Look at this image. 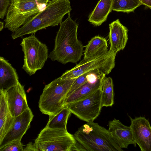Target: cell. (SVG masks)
Instances as JSON below:
<instances>
[{
	"label": "cell",
	"mask_w": 151,
	"mask_h": 151,
	"mask_svg": "<svg viewBox=\"0 0 151 151\" xmlns=\"http://www.w3.org/2000/svg\"><path fill=\"white\" fill-rule=\"evenodd\" d=\"M6 91L0 90V142L13 124L14 118L12 115L8 107Z\"/></svg>",
	"instance_id": "cell-17"
},
{
	"label": "cell",
	"mask_w": 151,
	"mask_h": 151,
	"mask_svg": "<svg viewBox=\"0 0 151 151\" xmlns=\"http://www.w3.org/2000/svg\"><path fill=\"white\" fill-rule=\"evenodd\" d=\"M109 129L111 134L121 148H127L128 145H133L136 146L130 126L124 125L119 120L114 119L108 123Z\"/></svg>",
	"instance_id": "cell-13"
},
{
	"label": "cell",
	"mask_w": 151,
	"mask_h": 151,
	"mask_svg": "<svg viewBox=\"0 0 151 151\" xmlns=\"http://www.w3.org/2000/svg\"><path fill=\"white\" fill-rule=\"evenodd\" d=\"M65 106L80 119L87 122L93 121L100 114L102 107L101 88L88 96Z\"/></svg>",
	"instance_id": "cell-9"
},
{
	"label": "cell",
	"mask_w": 151,
	"mask_h": 151,
	"mask_svg": "<svg viewBox=\"0 0 151 151\" xmlns=\"http://www.w3.org/2000/svg\"></svg>",
	"instance_id": "cell-30"
},
{
	"label": "cell",
	"mask_w": 151,
	"mask_h": 151,
	"mask_svg": "<svg viewBox=\"0 0 151 151\" xmlns=\"http://www.w3.org/2000/svg\"><path fill=\"white\" fill-rule=\"evenodd\" d=\"M85 47L84 60L96 57L108 51L106 39L99 35L92 38Z\"/></svg>",
	"instance_id": "cell-19"
},
{
	"label": "cell",
	"mask_w": 151,
	"mask_h": 151,
	"mask_svg": "<svg viewBox=\"0 0 151 151\" xmlns=\"http://www.w3.org/2000/svg\"><path fill=\"white\" fill-rule=\"evenodd\" d=\"M34 115L29 108L14 117L13 124L1 142L0 147L17 140H21L30 127Z\"/></svg>",
	"instance_id": "cell-10"
},
{
	"label": "cell",
	"mask_w": 151,
	"mask_h": 151,
	"mask_svg": "<svg viewBox=\"0 0 151 151\" xmlns=\"http://www.w3.org/2000/svg\"><path fill=\"white\" fill-rule=\"evenodd\" d=\"M99 72H101L98 70H92L85 73L77 77L72 84L66 95V97L69 96L82 85L88 81L95 74Z\"/></svg>",
	"instance_id": "cell-23"
},
{
	"label": "cell",
	"mask_w": 151,
	"mask_h": 151,
	"mask_svg": "<svg viewBox=\"0 0 151 151\" xmlns=\"http://www.w3.org/2000/svg\"><path fill=\"white\" fill-rule=\"evenodd\" d=\"M77 78L62 79L60 77L45 86L38 102L42 114L54 115L64 107L66 95Z\"/></svg>",
	"instance_id": "cell-5"
},
{
	"label": "cell",
	"mask_w": 151,
	"mask_h": 151,
	"mask_svg": "<svg viewBox=\"0 0 151 151\" xmlns=\"http://www.w3.org/2000/svg\"><path fill=\"white\" fill-rule=\"evenodd\" d=\"M101 89L102 107L112 106L114 103V93L113 80L111 77H107L106 75L104 77Z\"/></svg>",
	"instance_id": "cell-21"
},
{
	"label": "cell",
	"mask_w": 151,
	"mask_h": 151,
	"mask_svg": "<svg viewBox=\"0 0 151 151\" xmlns=\"http://www.w3.org/2000/svg\"><path fill=\"white\" fill-rule=\"evenodd\" d=\"M105 75V74L100 72L95 74L66 98L64 107L72 103L83 99L100 88L102 79Z\"/></svg>",
	"instance_id": "cell-14"
},
{
	"label": "cell",
	"mask_w": 151,
	"mask_h": 151,
	"mask_svg": "<svg viewBox=\"0 0 151 151\" xmlns=\"http://www.w3.org/2000/svg\"><path fill=\"white\" fill-rule=\"evenodd\" d=\"M6 96L8 108L14 117L29 109L24 86L19 82L16 85L6 91Z\"/></svg>",
	"instance_id": "cell-12"
},
{
	"label": "cell",
	"mask_w": 151,
	"mask_h": 151,
	"mask_svg": "<svg viewBox=\"0 0 151 151\" xmlns=\"http://www.w3.org/2000/svg\"><path fill=\"white\" fill-rule=\"evenodd\" d=\"M134 138L142 151H151V126L145 117L129 116Z\"/></svg>",
	"instance_id": "cell-11"
},
{
	"label": "cell",
	"mask_w": 151,
	"mask_h": 151,
	"mask_svg": "<svg viewBox=\"0 0 151 151\" xmlns=\"http://www.w3.org/2000/svg\"><path fill=\"white\" fill-rule=\"evenodd\" d=\"M141 2L146 8L151 9V0H141Z\"/></svg>",
	"instance_id": "cell-27"
},
{
	"label": "cell",
	"mask_w": 151,
	"mask_h": 151,
	"mask_svg": "<svg viewBox=\"0 0 151 151\" xmlns=\"http://www.w3.org/2000/svg\"><path fill=\"white\" fill-rule=\"evenodd\" d=\"M16 69L8 60L0 57V90L7 91L19 82Z\"/></svg>",
	"instance_id": "cell-16"
},
{
	"label": "cell",
	"mask_w": 151,
	"mask_h": 151,
	"mask_svg": "<svg viewBox=\"0 0 151 151\" xmlns=\"http://www.w3.org/2000/svg\"><path fill=\"white\" fill-rule=\"evenodd\" d=\"M142 5L139 0H113L112 10L128 13Z\"/></svg>",
	"instance_id": "cell-22"
},
{
	"label": "cell",
	"mask_w": 151,
	"mask_h": 151,
	"mask_svg": "<svg viewBox=\"0 0 151 151\" xmlns=\"http://www.w3.org/2000/svg\"><path fill=\"white\" fill-rule=\"evenodd\" d=\"M39 151L35 144H33L32 142H29L24 149L23 151Z\"/></svg>",
	"instance_id": "cell-26"
},
{
	"label": "cell",
	"mask_w": 151,
	"mask_h": 151,
	"mask_svg": "<svg viewBox=\"0 0 151 151\" xmlns=\"http://www.w3.org/2000/svg\"><path fill=\"white\" fill-rule=\"evenodd\" d=\"M71 10L70 0H51L43 10L13 32L12 38L15 39L49 27L58 26Z\"/></svg>",
	"instance_id": "cell-2"
},
{
	"label": "cell",
	"mask_w": 151,
	"mask_h": 151,
	"mask_svg": "<svg viewBox=\"0 0 151 151\" xmlns=\"http://www.w3.org/2000/svg\"><path fill=\"white\" fill-rule=\"evenodd\" d=\"M109 40L110 45L109 50L117 53L125 48L128 39L127 28L123 25L119 19L109 24Z\"/></svg>",
	"instance_id": "cell-15"
},
{
	"label": "cell",
	"mask_w": 151,
	"mask_h": 151,
	"mask_svg": "<svg viewBox=\"0 0 151 151\" xmlns=\"http://www.w3.org/2000/svg\"><path fill=\"white\" fill-rule=\"evenodd\" d=\"M71 113L67 106L64 107L57 114L49 116L45 127L52 129L67 130V122Z\"/></svg>",
	"instance_id": "cell-20"
},
{
	"label": "cell",
	"mask_w": 151,
	"mask_h": 151,
	"mask_svg": "<svg viewBox=\"0 0 151 151\" xmlns=\"http://www.w3.org/2000/svg\"><path fill=\"white\" fill-rule=\"evenodd\" d=\"M116 54L109 50L96 57L83 59L73 68L65 71L60 77L62 79L75 78L94 70H98L106 75H108L115 67Z\"/></svg>",
	"instance_id": "cell-8"
},
{
	"label": "cell",
	"mask_w": 151,
	"mask_h": 151,
	"mask_svg": "<svg viewBox=\"0 0 151 151\" xmlns=\"http://www.w3.org/2000/svg\"><path fill=\"white\" fill-rule=\"evenodd\" d=\"M11 0H0V18L3 19L6 16Z\"/></svg>",
	"instance_id": "cell-25"
},
{
	"label": "cell",
	"mask_w": 151,
	"mask_h": 151,
	"mask_svg": "<svg viewBox=\"0 0 151 151\" xmlns=\"http://www.w3.org/2000/svg\"><path fill=\"white\" fill-rule=\"evenodd\" d=\"M76 141L87 151H123L108 129L93 121L87 122L73 135Z\"/></svg>",
	"instance_id": "cell-3"
},
{
	"label": "cell",
	"mask_w": 151,
	"mask_h": 151,
	"mask_svg": "<svg viewBox=\"0 0 151 151\" xmlns=\"http://www.w3.org/2000/svg\"><path fill=\"white\" fill-rule=\"evenodd\" d=\"M113 0H100L89 16L88 20L96 26L105 22L111 12Z\"/></svg>",
	"instance_id": "cell-18"
},
{
	"label": "cell",
	"mask_w": 151,
	"mask_h": 151,
	"mask_svg": "<svg viewBox=\"0 0 151 151\" xmlns=\"http://www.w3.org/2000/svg\"><path fill=\"white\" fill-rule=\"evenodd\" d=\"M140 0V1H141V0Z\"/></svg>",
	"instance_id": "cell-29"
},
{
	"label": "cell",
	"mask_w": 151,
	"mask_h": 151,
	"mask_svg": "<svg viewBox=\"0 0 151 151\" xmlns=\"http://www.w3.org/2000/svg\"><path fill=\"white\" fill-rule=\"evenodd\" d=\"M35 34L23 38L20 44L24 53L22 68L30 76L42 69L49 57L47 46L41 42Z\"/></svg>",
	"instance_id": "cell-6"
},
{
	"label": "cell",
	"mask_w": 151,
	"mask_h": 151,
	"mask_svg": "<svg viewBox=\"0 0 151 151\" xmlns=\"http://www.w3.org/2000/svg\"><path fill=\"white\" fill-rule=\"evenodd\" d=\"M60 24L55 39L54 47L49 57L65 65L70 62L75 64L80 60L84 52V46L78 39V24L70 17Z\"/></svg>",
	"instance_id": "cell-1"
},
{
	"label": "cell",
	"mask_w": 151,
	"mask_h": 151,
	"mask_svg": "<svg viewBox=\"0 0 151 151\" xmlns=\"http://www.w3.org/2000/svg\"><path fill=\"white\" fill-rule=\"evenodd\" d=\"M4 27V23L1 21L0 22V31H1Z\"/></svg>",
	"instance_id": "cell-28"
},
{
	"label": "cell",
	"mask_w": 151,
	"mask_h": 151,
	"mask_svg": "<svg viewBox=\"0 0 151 151\" xmlns=\"http://www.w3.org/2000/svg\"><path fill=\"white\" fill-rule=\"evenodd\" d=\"M76 142L67 130L46 127L40 132L35 143L39 151H72Z\"/></svg>",
	"instance_id": "cell-7"
},
{
	"label": "cell",
	"mask_w": 151,
	"mask_h": 151,
	"mask_svg": "<svg viewBox=\"0 0 151 151\" xmlns=\"http://www.w3.org/2000/svg\"><path fill=\"white\" fill-rule=\"evenodd\" d=\"M51 0H11L4 20V28L13 32L32 19Z\"/></svg>",
	"instance_id": "cell-4"
},
{
	"label": "cell",
	"mask_w": 151,
	"mask_h": 151,
	"mask_svg": "<svg viewBox=\"0 0 151 151\" xmlns=\"http://www.w3.org/2000/svg\"><path fill=\"white\" fill-rule=\"evenodd\" d=\"M23 145L21 140H17L0 147V151H23Z\"/></svg>",
	"instance_id": "cell-24"
}]
</instances>
